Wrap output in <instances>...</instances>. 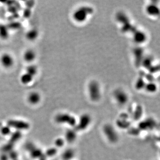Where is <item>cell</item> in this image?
I'll return each instance as SVG.
<instances>
[{"instance_id": "cell-1", "label": "cell", "mask_w": 160, "mask_h": 160, "mask_svg": "<svg viewBox=\"0 0 160 160\" xmlns=\"http://www.w3.org/2000/svg\"><path fill=\"white\" fill-rule=\"evenodd\" d=\"M92 7L88 6H83L78 8L73 15V18L78 23H83L87 20L89 16L93 13Z\"/></svg>"}, {"instance_id": "cell-2", "label": "cell", "mask_w": 160, "mask_h": 160, "mask_svg": "<svg viewBox=\"0 0 160 160\" xmlns=\"http://www.w3.org/2000/svg\"><path fill=\"white\" fill-rule=\"evenodd\" d=\"M88 92L90 99L93 102H97L101 97V87L98 81L92 80L88 86Z\"/></svg>"}, {"instance_id": "cell-3", "label": "cell", "mask_w": 160, "mask_h": 160, "mask_svg": "<svg viewBox=\"0 0 160 160\" xmlns=\"http://www.w3.org/2000/svg\"><path fill=\"white\" fill-rule=\"evenodd\" d=\"M55 120L58 123H65L73 126L75 125L76 120L74 117L66 113H61L57 115Z\"/></svg>"}, {"instance_id": "cell-4", "label": "cell", "mask_w": 160, "mask_h": 160, "mask_svg": "<svg viewBox=\"0 0 160 160\" xmlns=\"http://www.w3.org/2000/svg\"><path fill=\"white\" fill-rule=\"evenodd\" d=\"M0 63L4 68L9 69L14 65V58L9 53H4L0 57Z\"/></svg>"}, {"instance_id": "cell-5", "label": "cell", "mask_w": 160, "mask_h": 160, "mask_svg": "<svg viewBox=\"0 0 160 160\" xmlns=\"http://www.w3.org/2000/svg\"><path fill=\"white\" fill-rule=\"evenodd\" d=\"M115 99L120 105H125L128 100V95L125 91L122 89H117L115 90L113 93Z\"/></svg>"}, {"instance_id": "cell-6", "label": "cell", "mask_w": 160, "mask_h": 160, "mask_svg": "<svg viewBox=\"0 0 160 160\" xmlns=\"http://www.w3.org/2000/svg\"><path fill=\"white\" fill-rule=\"evenodd\" d=\"M132 34H133V40L136 44H143L147 39V36L145 32L138 29H136L132 33Z\"/></svg>"}, {"instance_id": "cell-7", "label": "cell", "mask_w": 160, "mask_h": 160, "mask_svg": "<svg viewBox=\"0 0 160 160\" xmlns=\"http://www.w3.org/2000/svg\"><path fill=\"white\" fill-rule=\"evenodd\" d=\"M134 56L136 65H140L144 58V50L142 47H137L134 49Z\"/></svg>"}, {"instance_id": "cell-8", "label": "cell", "mask_w": 160, "mask_h": 160, "mask_svg": "<svg viewBox=\"0 0 160 160\" xmlns=\"http://www.w3.org/2000/svg\"><path fill=\"white\" fill-rule=\"evenodd\" d=\"M91 117L89 115L84 114L80 117L79 119V123L77 125L78 128L80 130H84L87 128L91 122Z\"/></svg>"}, {"instance_id": "cell-9", "label": "cell", "mask_w": 160, "mask_h": 160, "mask_svg": "<svg viewBox=\"0 0 160 160\" xmlns=\"http://www.w3.org/2000/svg\"><path fill=\"white\" fill-rule=\"evenodd\" d=\"M146 12L150 16L157 17L159 15L160 9L155 4H150L147 6Z\"/></svg>"}, {"instance_id": "cell-10", "label": "cell", "mask_w": 160, "mask_h": 160, "mask_svg": "<svg viewBox=\"0 0 160 160\" xmlns=\"http://www.w3.org/2000/svg\"><path fill=\"white\" fill-rule=\"evenodd\" d=\"M41 99V95L36 91H33L30 93L28 96V101L31 104H37L40 102Z\"/></svg>"}, {"instance_id": "cell-11", "label": "cell", "mask_w": 160, "mask_h": 160, "mask_svg": "<svg viewBox=\"0 0 160 160\" xmlns=\"http://www.w3.org/2000/svg\"><path fill=\"white\" fill-rule=\"evenodd\" d=\"M36 57L35 52L34 50L31 49H27L24 52V60L27 63L32 62L35 60Z\"/></svg>"}, {"instance_id": "cell-12", "label": "cell", "mask_w": 160, "mask_h": 160, "mask_svg": "<svg viewBox=\"0 0 160 160\" xmlns=\"http://www.w3.org/2000/svg\"><path fill=\"white\" fill-rule=\"evenodd\" d=\"M117 20L122 25H125V24L130 23V20L128 16L126 15L125 13L122 12H118L116 16Z\"/></svg>"}, {"instance_id": "cell-13", "label": "cell", "mask_w": 160, "mask_h": 160, "mask_svg": "<svg viewBox=\"0 0 160 160\" xmlns=\"http://www.w3.org/2000/svg\"><path fill=\"white\" fill-rule=\"evenodd\" d=\"M33 78L34 77L33 76L25 72V73H24L21 76V83H22V84H24V85L29 84L33 81Z\"/></svg>"}, {"instance_id": "cell-14", "label": "cell", "mask_w": 160, "mask_h": 160, "mask_svg": "<svg viewBox=\"0 0 160 160\" xmlns=\"http://www.w3.org/2000/svg\"><path fill=\"white\" fill-rule=\"evenodd\" d=\"M39 35V32L36 29H32L26 34V38L29 41H34Z\"/></svg>"}, {"instance_id": "cell-15", "label": "cell", "mask_w": 160, "mask_h": 160, "mask_svg": "<svg viewBox=\"0 0 160 160\" xmlns=\"http://www.w3.org/2000/svg\"><path fill=\"white\" fill-rule=\"evenodd\" d=\"M153 61V58L151 57H145L142 61L141 65H143V67L146 69H149L152 66Z\"/></svg>"}, {"instance_id": "cell-16", "label": "cell", "mask_w": 160, "mask_h": 160, "mask_svg": "<svg viewBox=\"0 0 160 160\" xmlns=\"http://www.w3.org/2000/svg\"><path fill=\"white\" fill-rule=\"evenodd\" d=\"M144 88L148 92L151 93H154L157 91V84L153 82H149L148 83L146 84Z\"/></svg>"}, {"instance_id": "cell-17", "label": "cell", "mask_w": 160, "mask_h": 160, "mask_svg": "<svg viewBox=\"0 0 160 160\" xmlns=\"http://www.w3.org/2000/svg\"><path fill=\"white\" fill-rule=\"evenodd\" d=\"M37 71L38 70L36 66L34 65H30L26 69L25 72L34 77V76L37 74Z\"/></svg>"}, {"instance_id": "cell-18", "label": "cell", "mask_w": 160, "mask_h": 160, "mask_svg": "<svg viewBox=\"0 0 160 160\" xmlns=\"http://www.w3.org/2000/svg\"><path fill=\"white\" fill-rule=\"evenodd\" d=\"M145 84H146V83L144 81V79L143 77H140L137 80L136 84H135V87L137 89L141 90L145 88Z\"/></svg>"}, {"instance_id": "cell-19", "label": "cell", "mask_w": 160, "mask_h": 160, "mask_svg": "<svg viewBox=\"0 0 160 160\" xmlns=\"http://www.w3.org/2000/svg\"><path fill=\"white\" fill-rule=\"evenodd\" d=\"M74 153L72 150L69 149L64 152L63 154V158L64 160H70L74 157Z\"/></svg>"}, {"instance_id": "cell-20", "label": "cell", "mask_w": 160, "mask_h": 160, "mask_svg": "<svg viewBox=\"0 0 160 160\" xmlns=\"http://www.w3.org/2000/svg\"><path fill=\"white\" fill-rule=\"evenodd\" d=\"M7 35H8V32L7 29L3 26L0 28V36L3 39H6Z\"/></svg>"}, {"instance_id": "cell-21", "label": "cell", "mask_w": 160, "mask_h": 160, "mask_svg": "<svg viewBox=\"0 0 160 160\" xmlns=\"http://www.w3.org/2000/svg\"><path fill=\"white\" fill-rule=\"evenodd\" d=\"M75 138V133L73 132L69 131L66 133V139L69 140L68 142H73Z\"/></svg>"}]
</instances>
